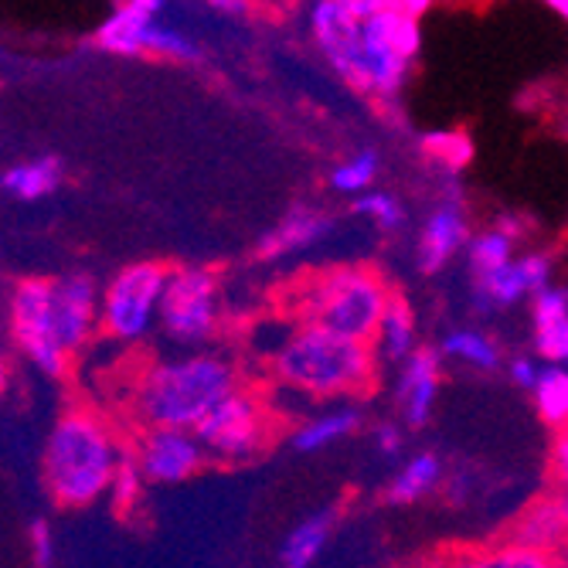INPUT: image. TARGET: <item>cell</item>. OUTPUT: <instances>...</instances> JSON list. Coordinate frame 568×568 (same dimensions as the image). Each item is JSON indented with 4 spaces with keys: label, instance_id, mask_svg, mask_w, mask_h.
<instances>
[{
    "label": "cell",
    "instance_id": "1",
    "mask_svg": "<svg viewBox=\"0 0 568 568\" xmlns=\"http://www.w3.org/2000/svg\"><path fill=\"white\" fill-rule=\"evenodd\" d=\"M426 0H321L306 24L331 69L357 92L392 102L419 55Z\"/></svg>",
    "mask_w": 568,
    "mask_h": 568
},
{
    "label": "cell",
    "instance_id": "28",
    "mask_svg": "<svg viewBox=\"0 0 568 568\" xmlns=\"http://www.w3.org/2000/svg\"><path fill=\"white\" fill-rule=\"evenodd\" d=\"M378 168H382L378 153L375 150H361V153H354V158L341 161L331 171V187L341 191V194H354L357 197V194L372 191V184L378 178Z\"/></svg>",
    "mask_w": 568,
    "mask_h": 568
},
{
    "label": "cell",
    "instance_id": "31",
    "mask_svg": "<svg viewBox=\"0 0 568 568\" xmlns=\"http://www.w3.org/2000/svg\"><path fill=\"white\" fill-rule=\"evenodd\" d=\"M423 146L429 150V158H436L443 168L449 171H459V168H467L470 164V140L467 133H459V130H443V133H429L423 136Z\"/></svg>",
    "mask_w": 568,
    "mask_h": 568
},
{
    "label": "cell",
    "instance_id": "21",
    "mask_svg": "<svg viewBox=\"0 0 568 568\" xmlns=\"http://www.w3.org/2000/svg\"><path fill=\"white\" fill-rule=\"evenodd\" d=\"M521 235L518 219H500L494 229H484L470 235L467 242V266L474 280H484L497 270H504L514 260V239Z\"/></svg>",
    "mask_w": 568,
    "mask_h": 568
},
{
    "label": "cell",
    "instance_id": "6",
    "mask_svg": "<svg viewBox=\"0 0 568 568\" xmlns=\"http://www.w3.org/2000/svg\"><path fill=\"white\" fill-rule=\"evenodd\" d=\"M161 0H123L106 18L99 21L92 41L99 51L110 55L136 59V55H158V59H178L194 62L201 55L197 41H191L184 31L161 24Z\"/></svg>",
    "mask_w": 568,
    "mask_h": 568
},
{
    "label": "cell",
    "instance_id": "23",
    "mask_svg": "<svg viewBox=\"0 0 568 568\" xmlns=\"http://www.w3.org/2000/svg\"><path fill=\"white\" fill-rule=\"evenodd\" d=\"M357 426H361V408H354V405L327 408V412H321V416L306 419L293 429V449L296 453L327 449L331 443H341L344 436H351Z\"/></svg>",
    "mask_w": 568,
    "mask_h": 568
},
{
    "label": "cell",
    "instance_id": "8",
    "mask_svg": "<svg viewBox=\"0 0 568 568\" xmlns=\"http://www.w3.org/2000/svg\"><path fill=\"white\" fill-rule=\"evenodd\" d=\"M164 283H168L164 263L123 266L99 290V331L123 344L146 337V331L158 324L161 314Z\"/></svg>",
    "mask_w": 568,
    "mask_h": 568
},
{
    "label": "cell",
    "instance_id": "29",
    "mask_svg": "<svg viewBox=\"0 0 568 568\" xmlns=\"http://www.w3.org/2000/svg\"><path fill=\"white\" fill-rule=\"evenodd\" d=\"M143 487H146V480H143L140 467H136L133 453L123 449V456H120V463H116V474H113V484H110V490H106L110 500H113V510L120 514V518H126V514H133V510L140 507Z\"/></svg>",
    "mask_w": 568,
    "mask_h": 568
},
{
    "label": "cell",
    "instance_id": "14",
    "mask_svg": "<svg viewBox=\"0 0 568 568\" xmlns=\"http://www.w3.org/2000/svg\"><path fill=\"white\" fill-rule=\"evenodd\" d=\"M470 219H467V204H463L459 191H449L433 215L426 219L419 242H416V263L423 276H436L456 252L467 248L470 242Z\"/></svg>",
    "mask_w": 568,
    "mask_h": 568
},
{
    "label": "cell",
    "instance_id": "20",
    "mask_svg": "<svg viewBox=\"0 0 568 568\" xmlns=\"http://www.w3.org/2000/svg\"><path fill=\"white\" fill-rule=\"evenodd\" d=\"M334 525H337V507H321L310 518H303L280 548V568H314Z\"/></svg>",
    "mask_w": 568,
    "mask_h": 568
},
{
    "label": "cell",
    "instance_id": "9",
    "mask_svg": "<svg viewBox=\"0 0 568 568\" xmlns=\"http://www.w3.org/2000/svg\"><path fill=\"white\" fill-rule=\"evenodd\" d=\"M158 324L181 344H204L219 331V276L204 266L168 270Z\"/></svg>",
    "mask_w": 568,
    "mask_h": 568
},
{
    "label": "cell",
    "instance_id": "2",
    "mask_svg": "<svg viewBox=\"0 0 568 568\" xmlns=\"http://www.w3.org/2000/svg\"><path fill=\"white\" fill-rule=\"evenodd\" d=\"M123 446L113 426L92 408H69L51 426L41 449L44 490L59 507H89L106 497Z\"/></svg>",
    "mask_w": 568,
    "mask_h": 568
},
{
    "label": "cell",
    "instance_id": "36",
    "mask_svg": "<svg viewBox=\"0 0 568 568\" xmlns=\"http://www.w3.org/2000/svg\"><path fill=\"white\" fill-rule=\"evenodd\" d=\"M8 388V354H4V344H0V392Z\"/></svg>",
    "mask_w": 568,
    "mask_h": 568
},
{
    "label": "cell",
    "instance_id": "11",
    "mask_svg": "<svg viewBox=\"0 0 568 568\" xmlns=\"http://www.w3.org/2000/svg\"><path fill=\"white\" fill-rule=\"evenodd\" d=\"M551 276H555V255H548V252L514 255L504 270H497L484 280H474V303L480 314L510 310L525 300H535L541 290H548Z\"/></svg>",
    "mask_w": 568,
    "mask_h": 568
},
{
    "label": "cell",
    "instance_id": "26",
    "mask_svg": "<svg viewBox=\"0 0 568 568\" xmlns=\"http://www.w3.org/2000/svg\"><path fill=\"white\" fill-rule=\"evenodd\" d=\"M439 357L459 361V365H470L477 372H497L500 368V347L480 331H449L439 341Z\"/></svg>",
    "mask_w": 568,
    "mask_h": 568
},
{
    "label": "cell",
    "instance_id": "16",
    "mask_svg": "<svg viewBox=\"0 0 568 568\" xmlns=\"http://www.w3.org/2000/svg\"><path fill=\"white\" fill-rule=\"evenodd\" d=\"M535 354L548 368H568V286H548L531 300Z\"/></svg>",
    "mask_w": 568,
    "mask_h": 568
},
{
    "label": "cell",
    "instance_id": "24",
    "mask_svg": "<svg viewBox=\"0 0 568 568\" xmlns=\"http://www.w3.org/2000/svg\"><path fill=\"white\" fill-rule=\"evenodd\" d=\"M439 568H555V555H541L510 541H497L487 548H467L446 558Z\"/></svg>",
    "mask_w": 568,
    "mask_h": 568
},
{
    "label": "cell",
    "instance_id": "19",
    "mask_svg": "<svg viewBox=\"0 0 568 568\" xmlns=\"http://www.w3.org/2000/svg\"><path fill=\"white\" fill-rule=\"evenodd\" d=\"M372 351L378 365H405L412 351H416V310L405 303V296L392 293L385 317L375 331Z\"/></svg>",
    "mask_w": 568,
    "mask_h": 568
},
{
    "label": "cell",
    "instance_id": "7",
    "mask_svg": "<svg viewBox=\"0 0 568 568\" xmlns=\"http://www.w3.org/2000/svg\"><path fill=\"white\" fill-rule=\"evenodd\" d=\"M273 433L276 419L270 405L248 388H235L229 398H222L194 429L204 456L225 463H245L260 456L273 443Z\"/></svg>",
    "mask_w": 568,
    "mask_h": 568
},
{
    "label": "cell",
    "instance_id": "12",
    "mask_svg": "<svg viewBox=\"0 0 568 568\" xmlns=\"http://www.w3.org/2000/svg\"><path fill=\"white\" fill-rule=\"evenodd\" d=\"M51 327L69 357H75L99 331V286L85 273L51 280Z\"/></svg>",
    "mask_w": 568,
    "mask_h": 568
},
{
    "label": "cell",
    "instance_id": "18",
    "mask_svg": "<svg viewBox=\"0 0 568 568\" xmlns=\"http://www.w3.org/2000/svg\"><path fill=\"white\" fill-rule=\"evenodd\" d=\"M510 545H521V548H531V551H541V555H558L568 548V528L561 521V510H558V500L555 494H541L538 500H531L514 525L507 528V538Z\"/></svg>",
    "mask_w": 568,
    "mask_h": 568
},
{
    "label": "cell",
    "instance_id": "22",
    "mask_svg": "<svg viewBox=\"0 0 568 568\" xmlns=\"http://www.w3.org/2000/svg\"><path fill=\"white\" fill-rule=\"evenodd\" d=\"M443 484V459L433 449L408 456L388 484V504H419Z\"/></svg>",
    "mask_w": 568,
    "mask_h": 568
},
{
    "label": "cell",
    "instance_id": "3",
    "mask_svg": "<svg viewBox=\"0 0 568 568\" xmlns=\"http://www.w3.org/2000/svg\"><path fill=\"white\" fill-rule=\"evenodd\" d=\"M239 388L229 357L184 354L150 365L133 388V416L143 429H184L194 433L209 412Z\"/></svg>",
    "mask_w": 568,
    "mask_h": 568
},
{
    "label": "cell",
    "instance_id": "30",
    "mask_svg": "<svg viewBox=\"0 0 568 568\" xmlns=\"http://www.w3.org/2000/svg\"><path fill=\"white\" fill-rule=\"evenodd\" d=\"M351 212L361 215V219H368L382 232H395V229L405 225V209H402V201L392 191H365V194H357L354 204H351Z\"/></svg>",
    "mask_w": 568,
    "mask_h": 568
},
{
    "label": "cell",
    "instance_id": "10",
    "mask_svg": "<svg viewBox=\"0 0 568 568\" xmlns=\"http://www.w3.org/2000/svg\"><path fill=\"white\" fill-rule=\"evenodd\" d=\"M8 331L14 347L41 375L62 378L69 372L72 357L62 351L51 327V280H24L14 286L8 300Z\"/></svg>",
    "mask_w": 568,
    "mask_h": 568
},
{
    "label": "cell",
    "instance_id": "33",
    "mask_svg": "<svg viewBox=\"0 0 568 568\" xmlns=\"http://www.w3.org/2000/svg\"><path fill=\"white\" fill-rule=\"evenodd\" d=\"M507 375H510V382L518 385V388L531 392V388L538 385V375H541V368L535 365V361H531L528 354H518V357H510Z\"/></svg>",
    "mask_w": 568,
    "mask_h": 568
},
{
    "label": "cell",
    "instance_id": "15",
    "mask_svg": "<svg viewBox=\"0 0 568 568\" xmlns=\"http://www.w3.org/2000/svg\"><path fill=\"white\" fill-rule=\"evenodd\" d=\"M443 382V357L436 347H416L398 372L395 402L408 429H423L433 419L436 395Z\"/></svg>",
    "mask_w": 568,
    "mask_h": 568
},
{
    "label": "cell",
    "instance_id": "5",
    "mask_svg": "<svg viewBox=\"0 0 568 568\" xmlns=\"http://www.w3.org/2000/svg\"><path fill=\"white\" fill-rule=\"evenodd\" d=\"M290 300L296 324H314L337 337L372 344L392 290L372 266H334L306 276Z\"/></svg>",
    "mask_w": 568,
    "mask_h": 568
},
{
    "label": "cell",
    "instance_id": "4",
    "mask_svg": "<svg viewBox=\"0 0 568 568\" xmlns=\"http://www.w3.org/2000/svg\"><path fill=\"white\" fill-rule=\"evenodd\" d=\"M276 385L306 398H354L378 382L372 344L337 337L314 324H293L273 354Z\"/></svg>",
    "mask_w": 568,
    "mask_h": 568
},
{
    "label": "cell",
    "instance_id": "32",
    "mask_svg": "<svg viewBox=\"0 0 568 568\" xmlns=\"http://www.w3.org/2000/svg\"><path fill=\"white\" fill-rule=\"evenodd\" d=\"M28 548H31V561H34V568H51V561H55V535H51V525H48L44 518L31 521Z\"/></svg>",
    "mask_w": 568,
    "mask_h": 568
},
{
    "label": "cell",
    "instance_id": "27",
    "mask_svg": "<svg viewBox=\"0 0 568 568\" xmlns=\"http://www.w3.org/2000/svg\"><path fill=\"white\" fill-rule=\"evenodd\" d=\"M535 392L538 416L548 429H568V368H541Z\"/></svg>",
    "mask_w": 568,
    "mask_h": 568
},
{
    "label": "cell",
    "instance_id": "35",
    "mask_svg": "<svg viewBox=\"0 0 568 568\" xmlns=\"http://www.w3.org/2000/svg\"><path fill=\"white\" fill-rule=\"evenodd\" d=\"M551 474H555V487L568 490V429L555 433V449H551Z\"/></svg>",
    "mask_w": 568,
    "mask_h": 568
},
{
    "label": "cell",
    "instance_id": "25",
    "mask_svg": "<svg viewBox=\"0 0 568 568\" xmlns=\"http://www.w3.org/2000/svg\"><path fill=\"white\" fill-rule=\"evenodd\" d=\"M62 158H38V161H24V164H14L4 171V178H0V184H4L8 194L21 197V201H38L44 194H51L59 184H62Z\"/></svg>",
    "mask_w": 568,
    "mask_h": 568
},
{
    "label": "cell",
    "instance_id": "34",
    "mask_svg": "<svg viewBox=\"0 0 568 568\" xmlns=\"http://www.w3.org/2000/svg\"><path fill=\"white\" fill-rule=\"evenodd\" d=\"M375 446H378V453H382L385 459L402 456V449H405V429H402V426H395V423L378 426V433H375Z\"/></svg>",
    "mask_w": 568,
    "mask_h": 568
},
{
    "label": "cell",
    "instance_id": "17",
    "mask_svg": "<svg viewBox=\"0 0 568 568\" xmlns=\"http://www.w3.org/2000/svg\"><path fill=\"white\" fill-rule=\"evenodd\" d=\"M331 229H334V219L324 215L321 209H310V204H293V209L260 239V245H255V255L266 260V263L283 260V255H293L300 248L317 245Z\"/></svg>",
    "mask_w": 568,
    "mask_h": 568
},
{
    "label": "cell",
    "instance_id": "13",
    "mask_svg": "<svg viewBox=\"0 0 568 568\" xmlns=\"http://www.w3.org/2000/svg\"><path fill=\"white\" fill-rule=\"evenodd\" d=\"M146 484H181L204 463V449L194 433L184 429H143L136 449H130Z\"/></svg>",
    "mask_w": 568,
    "mask_h": 568
},
{
    "label": "cell",
    "instance_id": "37",
    "mask_svg": "<svg viewBox=\"0 0 568 568\" xmlns=\"http://www.w3.org/2000/svg\"><path fill=\"white\" fill-rule=\"evenodd\" d=\"M548 8H551L555 14H561L565 21H568V0H551V4H548Z\"/></svg>",
    "mask_w": 568,
    "mask_h": 568
}]
</instances>
